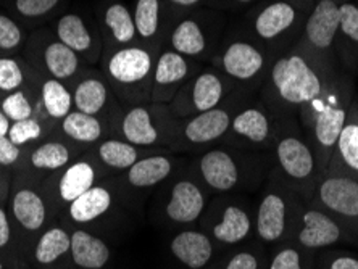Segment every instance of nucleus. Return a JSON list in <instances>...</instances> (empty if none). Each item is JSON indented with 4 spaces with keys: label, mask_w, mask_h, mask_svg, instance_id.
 <instances>
[{
    "label": "nucleus",
    "mask_w": 358,
    "mask_h": 269,
    "mask_svg": "<svg viewBox=\"0 0 358 269\" xmlns=\"http://www.w3.org/2000/svg\"><path fill=\"white\" fill-rule=\"evenodd\" d=\"M205 226V232L212 237L215 244L223 247H233L247 240L254 228L249 212L238 203H226L220 210V216L212 215Z\"/></svg>",
    "instance_id": "412c9836"
},
{
    "label": "nucleus",
    "mask_w": 358,
    "mask_h": 269,
    "mask_svg": "<svg viewBox=\"0 0 358 269\" xmlns=\"http://www.w3.org/2000/svg\"><path fill=\"white\" fill-rule=\"evenodd\" d=\"M244 166L239 157L226 147H212L202 152L196 160V176L208 191L228 194L242 182Z\"/></svg>",
    "instance_id": "9b49d317"
},
{
    "label": "nucleus",
    "mask_w": 358,
    "mask_h": 269,
    "mask_svg": "<svg viewBox=\"0 0 358 269\" xmlns=\"http://www.w3.org/2000/svg\"><path fill=\"white\" fill-rule=\"evenodd\" d=\"M262 261L259 253L249 249H242L233 253L221 269H260Z\"/></svg>",
    "instance_id": "49530a36"
},
{
    "label": "nucleus",
    "mask_w": 358,
    "mask_h": 269,
    "mask_svg": "<svg viewBox=\"0 0 358 269\" xmlns=\"http://www.w3.org/2000/svg\"><path fill=\"white\" fill-rule=\"evenodd\" d=\"M26 68L13 57H0V97L28 87Z\"/></svg>",
    "instance_id": "ea45409f"
},
{
    "label": "nucleus",
    "mask_w": 358,
    "mask_h": 269,
    "mask_svg": "<svg viewBox=\"0 0 358 269\" xmlns=\"http://www.w3.org/2000/svg\"><path fill=\"white\" fill-rule=\"evenodd\" d=\"M187 76L189 63L186 58L175 50L163 52L154 68V84H152L150 94L152 102L170 105Z\"/></svg>",
    "instance_id": "b1692460"
},
{
    "label": "nucleus",
    "mask_w": 358,
    "mask_h": 269,
    "mask_svg": "<svg viewBox=\"0 0 358 269\" xmlns=\"http://www.w3.org/2000/svg\"><path fill=\"white\" fill-rule=\"evenodd\" d=\"M315 184L312 205L333 218L358 219V181L344 174L324 173Z\"/></svg>",
    "instance_id": "ddd939ff"
},
{
    "label": "nucleus",
    "mask_w": 358,
    "mask_h": 269,
    "mask_svg": "<svg viewBox=\"0 0 358 269\" xmlns=\"http://www.w3.org/2000/svg\"><path fill=\"white\" fill-rule=\"evenodd\" d=\"M0 263L8 269H31L5 205H0Z\"/></svg>",
    "instance_id": "473e14b6"
},
{
    "label": "nucleus",
    "mask_w": 358,
    "mask_h": 269,
    "mask_svg": "<svg viewBox=\"0 0 358 269\" xmlns=\"http://www.w3.org/2000/svg\"><path fill=\"white\" fill-rule=\"evenodd\" d=\"M31 269H75L71 260V234L66 226L55 219L31 250Z\"/></svg>",
    "instance_id": "dca6fc26"
},
{
    "label": "nucleus",
    "mask_w": 358,
    "mask_h": 269,
    "mask_svg": "<svg viewBox=\"0 0 358 269\" xmlns=\"http://www.w3.org/2000/svg\"><path fill=\"white\" fill-rule=\"evenodd\" d=\"M339 29V7L334 0H321L305 26L307 38L318 49H328Z\"/></svg>",
    "instance_id": "c756f323"
},
{
    "label": "nucleus",
    "mask_w": 358,
    "mask_h": 269,
    "mask_svg": "<svg viewBox=\"0 0 358 269\" xmlns=\"http://www.w3.org/2000/svg\"><path fill=\"white\" fill-rule=\"evenodd\" d=\"M289 200L278 191H266L257 208L255 231L266 244H275L289 228Z\"/></svg>",
    "instance_id": "393cba45"
},
{
    "label": "nucleus",
    "mask_w": 358,
    "mask_h": 269,
    "mask_svg": "<svg viewBox=\"0 0 358 269\" xmlns=\"http://www.w3.org/2000/svg\"><path fill=\"white\" fill-rule=\"evenodd\" d=\"M296 21V10L286 2L271 3L257 17L255 31L263 39H273Z\"/></svg>",
    "instance_id": "72a5a7b5"
},
{
    "label": "nucleus",
    "mask_w": 358,
    "mask_h": 269,
    "mask_svg": "<svg viewBox=\"0 0 358 269\" xmlns=\"http://www.w3.org/2000/svg\"><path fill=\"white\" fill-rule=\"evenodd\" d=\"M238 2H242V3H247V2H252V0H238Z\"/></svg>",
    "instance_id": "603ef678"
},
{
    "label": "nucleus",
    "mask_w": 358,
    "mask_h": 269,
    "mask_svg": "<svg viewBox=\"0 0 358 269\" xmlns=\"http://www.w3.org/2000/svg\"><path fill=\"white\" fill-rule=\"evenodd\" d=\"M124 200L115 176L105 177L68 205L57 219L68 229H89L97 234L100 223L117 212Z\"/></svg>",
    "instance_id": "423d86ee"
},
{
    "label": "nucleus",
    "mask_w": 358,
    "mask_h": 269,
    "mask_svg": "<svg viewBox=\"0 0 358 269\" xmlns=\"http://www.w3.org/2000/svg\"><path fill=\"white\" fill-rule=\"evenodd\" d=\"M5 208L17 232L23 255L29 261L36 240L55 221L41 184L24 176L23 173H15Z\"/></svg>",
    "instance_id": "f257e3e1"
},
{
    "label": "nucleus",
    "mask_w": 358,
    "mask_h": 269,
    "mask_svg": "<svg viewBox=\"0 0 358 269\" xmlns=\"http://www.w3.org/2000/svg\"><path fill=\"white\" fill-rule=\"evenodd\" d=\"M273 84L279 99L291 107H305L321 94V81L308 63L299 55L276 61L273 66Z\"/></svg>",
    "instance_id": "1a4fd4ad"
},
{
    "label": "nucleus",
    "mask_w": 358,
    "mask_h": 269,
    "mask_svg": "<svg viewBox=\"0 0 358 269\" xmlns=\"http://www.w3.org/2000/svg\"><path fill=\"white\" fill-rule=\"evenodd\" d=\"M179 168V160L168 152H154L136 161L128 171L115 176L124 198L141 192L152 191L173 177Z\"/></svg>",
    "instance_id": "f8f14e48"
},
{
    "label": "nucleus",
    "mask_w": 358,
    "mask_h": 269,
    "mask_svg": "<svg viewBox=\"0 0 358 269\" xmlns=\"http://www.w3.org/2000/svg\"><path fill=\"white\" fill-rule=\"evenodd\" d=\"M154 73L152 55L142 47H121L105 61L108 86L124 105H139L150 99L149 78Z\"/></svg>",
    "instance_id": "7ed1b4c3"
},
{
    "label": "nucleus",
    "mask_w": 358,
    "mask_h": 269,
    "mask_svg": "<svg viewBox=\"0 0 358 269\" xmlns=\"http://www.w3.org/2000/svg\"><path fill=\"white\" fill-rule=\"evenodd\" d=\"M221 65L226 75L239 81H249L260 73L263 57L254 45L247 42H234L221 57Z\"/></svg>",
    "instance_id": "7c9ffc66"
},
{
    "label": "nucleus",
    "mask_w": 358,
    "mask_h": 269,
    "mask_svg": "<svg viewBox=\"0 0 358 269\" xmlns=\"http://www.w3.org/2000/svg\"><path fill=\"white\" fill-rule=\"evenodd\" d=\"M342 237L339 221L317 207L305 208L300 215L297 247L305 252L321 250L338 244Z\"/></svg>",
    "instance_id": "a211bd4d"
},
{
    "label": "nucleus",
    "mask_w": 358,
    "mask_h": 269,
    "mask_svg": "<svg viewBox=\"0 0 358 269\" xmlns=\"http://www.w3.org/2000/svg\"><path fill=\"white\" fill-rule=\"evenodd\" d=\"M303 252L300 247H282L273 255L268 269H307Z\"/></svg>",
    "instance_id": "37998d69"
},
{
    "label": "nucleus",
    "mask_w": 358,
    "mask_h": 269,
    "mask_svg": "<svg viewBox=\"0 0 358 269\" xmlns=\"http://www.w3.org/2000/svg\"><path fill=\"white\" fill-rule=\"evenodd\" d=\"M68 87L73 97V110L108 119L113 124L121 107L112 96L107 79L87 75Z\"/></svg>",
    "instance_id": "f3484780"
},
{
    "label": "nucleus",
    "mask_w": 358,
    "mask_h": 269,
    "mask_svg": "<svg viewBox=\"0 0 358 269\" xmlns=\"http://www.w3.org/2000/svg\"><path fill=\"white\" fill-rule=\"evenodd\" d=\"M24 158V149L15 145L8 136H0V168L10 173H17Z\"/></svg>",
    "instance_id": "c03bdc74"
},
{
    "label": "nucleus",
    "mask_w": 358,
    "mask_h": 269,
    "mask_svg": "<svg viewBox=\"0 0 358 269\" xmlns=\"http://www.w3.org/2000/svg\"><path fill=\"white\" fill-rule=\"evenodd\" d=\"M170 2L179 5V7H194V5H197L200 0H170Z\"/></svg>",
    "instance_id": "3c124183"
},
{
    "label": "nucleus",
    "mask_w": 358,
    "mask_h": 269,
    "mask_svg": "<svg viewBox=\"0 0 358 269\" xmlns=\"http://www.w3.org/2000/svg\"><path fill=\"white\" fill-rule=\"evenodd\" d=\"M36 87L38 89L34 92L31 91L36 102V116L54 131L57 123H60L73 110L70 87L59 79L45 76L41 78Z\"/></svg>",
    "instance_id": "5701e85b"
},
{
    "label": "nucleus",
    "mask_w": 358,
    "mask_h": 269,
    "mask_svg": "<svg viewBox=\"0 0 358 269\" xmlns=\"http://www.w3.org/2000/svg\"><path fill=\"white\" fill-rule=\"evenodd\" d=\"M0 110L7 115L12 123L33 118L36 116V102L31 89H20V91L0 97Z\"/></svg>",
    "instance_id": "4c0bfd02"
},
{
    "label": "nucleus",
    "mask_w": 358,
    "mask_h": 269,
    "mask_svg": "<svg viewBox=\"0 0 358 269\" xmlns=\"http://www.w3.org/2000/svg\"><path fill=\"white\" fill-rule=\"evenodd\" d=\"M15 173H10L7 170L0 168V205L7 203L10 187H12V179Z\"/></svg>",
    "instance_id": "09e8293b"
},
{
    "label": "nucleus",
    "mask_w": 358,
    "mask_h": 269,
    "mask_svg": "<svg viewBox=\"0 0 358 269\" xmlns=\"http://www.w3.org/2000/svg\"><path fill=\"white\" fill-rule=\"evenodd\" d=\"M87 152L94 157V160L99 163V166L108 177L128 171L141 158L154 154V150L141 149V147L129 144L128 140L117 136L105 137L103 140H100Z\"/></svg>",
    "instance_id": "4be33fe9"
},
{
    "label": "nucleus",
    "mask_w": 358,
    "mask_h": 269,
    "mask_svg": "<svg viewBox=\"0 0 358 269\" xmlns=\"http://www.w3.org/2000/svg\"><path fill=\"white\" fill-rule=\"evenodd\" d=\"M23 42L24 33L21 26L8 15L0 13V52L12 54L23 45Z\"/></svg>",
    "instance_id": "a19ab883"
},
{
    "label": "nucleus",
    "mask_w": 358,
    "mask_h": 269,
    "mask_svg": "<svg viewBox=\"0 0 358 269\" xmlns=\"http://www.w3.org/2000/svg\"><path fill=\"white\" fill-rule=\"evenodd\" d=\"M326 269H358V258L350 255H336L328 261Z\"/></svg>",
    "instance_id": "de8ad7c7"
},
{
    "label": "nucleus",
    "mask_w": 358,
    "mask_h": 269,
    "mask_svg": "<svg viewBox=\"0 0 358 269\" xmlns=\"http://www.w3.org/2000/svg\"><path fill=\"white\" fill-rule=\"evenodd\" d=\"M224 86L218 75L203 71L168 105L175 118L184 119L189 116L208 112L223 102Z\"/></svg>",
    "instance_id": "2eb2a0df"
},
{
    "label": "nucleus",
    "mask_w": 358,
    "mask_h": 269,
    "mask_svg": "<svg viewBox=\"0 0 358 269\" xmlns=\"http://www.w3.org/2000/svg\"><path fill=\"white\" fill-rule=\"evenodd\" d=\"M178 121L165 103L124 105L113 121V136L141 149L166 152L175 139Z\"/></svg>",
    "instance_id": "f03ea898"
},
{
    "label": "nucleus",
    "mask_w": 358,
    "mask_h": 269,
    "mask_svg": "<svg viewBox=\"0 0 358 269\" xmlns=\"http://www.w3.org/2000/svg\"><path fill=\"white\" fill-rule=\"evenodd\" d=\"M10 128H12V121L0 110V136H8Z\"/></svg>",
    "instance_id": "8fccbe9b"
},
{
    "label": "nucleus",
    "mask_w": 358,
    "mask_h": 269,
    "mask_svg": "<svg viewBox=\"0 0 358 269\" xmlns=\"http://www.w3.org/2000/svg\"><path fill=\"white\" fill-rule=\"evenodd\" d=\"M52 134L70 140L71 144L87 152L100 140H103L105 137L113 136V124L108 119L99 118V116L71 110L60 123H57Z\"/></svg>",
    "instance_id": "6ab92c4d"
},
{
    "label": "nucleus",
    "mask_w": 358,
    "mask_h": 269,
    "mask_svg": "<svg viewBox=\"0 0 358 269\" xmlns=\"http://www.w3.org/2000/svg\"><path fill=\"white\" fill-rule=\"evenodd\" d=\"M84 152L86 150L71 144L70 140L52 134L38 144L24 149V158L18 171L41 184L50 174L63 170L76 158H80Z\"/></svg>",
    "instance_id": "9d476101"
},
{
    "label": "nucleus",
    "mask_w": 358,
    "mask_h": 269,
    "mask_svg": "<svg viewBox=\"0 0 358 269\" xmlns=\"http://www.w3.org/2000/svg\"><path fill=\"white\" fill-rule=\"evenodd\" d=\"M303 126L308 131V144L315 152L321 174L326 173L333 155L336 142H338L341 131L347 119V110L334 94L320 96L305 105Z\"/></svg>",
    "instance_id": "20e7f679"
},
{
    "label": "nucleus",
    "mask_w": 358,
    "mask_h": 269,
    "mask_svg": "<svg viewBox=\"0 0 358 269\" xmlns=\"http://www.w3.org/2000/svg\"><path fill=\"white\" fill-rule=\"evenodd\" d=\"M52 133L54 131L50 126H47L38 116H33V118L12 123V128L8 131V139L21 149H28V147L44 140L45 137L52 136Z\"/></svg>",
    "instance_id": "e433bc0d"
},
{
    "label": "nucleus",
    "mask_w": 358,
    "mask_h": 269,
    "mask_svg": "<svg viewBox=\"0 0 358 269\" xmlns=\"http://www.w3.org/2000/svg\"><path fill=\"white\" fill-rule=\"evenodd\" d=\"M75 269H108L113 252L103 235L89 229H70Z\"/></svg>",
    "instance_id": "a878e982"
},
{
    "label": "nucleus",
    "mask_w": 358,
    "mask_h": 269,
    "mask_svg": "<svg viewBox=\"0 0 358 269\" xmlns=\"http://www.w3.org/2000/svg\"><path fill=\"white\" fill-rule=\"evenodd\" d=\"M233 113L224 107H217L208 112L179 119L171 152H187L212 149L229 133Z\"/></svg>",
    "instance_id": "0eeeda50"
},
{
    "label": "nucleus",
    "mask_w": 358,
    "mask_h": 269,
    "mask_svg": "<svg viewBox=\"0 0 358 269\" xmlns=\"http://www.w3.org/2000/svg\"><path fill=\"white\" fill-rule=\"evenodd\" d=\"M0 269H8V268H7V266H5V265H3V263H0Z\"/></svg>",
    "instance_id": "864d4df0"
},
{
    "label": "nucleus",
    "mask_w": 358,
    "mask_h": 269,
    "mask_svg": "<svg viewBox=\"0 0 358 269\" xmlns=\"http://www.w3.org/2000/svg\"><path fill=\"white\" fill-rule=\"evenodd\" d=\"M276 161L287 181L296 186L317 184V174H321L317 157L308 140L300 136H284L276 142Z\"/></svg>",
    "instance_id": "4468645a"
},
{
    "label": "nucleus",
    "mask_w": 358,
    "mask_h": 269,
    "mask_svg": "<svg viewBox=\"0 0 358 269\" xmlns=\"http://www.w3.org/2000/svg\"><path fill=\"white\" fill-rule=\"evenodd\" d=\"M354 110L350 118L345 119L329 161L339 160L341 166L349 171L347 176L358 181V110Z\"/></svg>",
    "instance_id": "2f4dec72"
},
{
    "label": "nucleus",
    "mask_w": 358,
    "mask_h": 269,
    "mask_svg": "<svg viewBox=\"0 0 358 269\" xmlns=\"http://www.w3.org/2000/svg\"><path fill=\"white\" fill-rule=\"evenodd\" d=\"M208 205L205 186L194 176H178L170 184L162 205V219L171 228H187L202 218Z\"/></svg>",
    "instance_id": "6e6552de"
},
{
    "label": "nucleus",
    "mask_w": 358,
    "mask_h": 269,
    "mask_svg": "<svg viewBox=\"0 0 358 269\" xmlns=\"http://www.w3.org/2000/svg\"><path fill=\"white\" fill-rule=\"evenodd\" d=\"M55 38L75 50L80 57H92L96 52V36L89 28L86 20L76 13L62 15L55 24Z\"/></svg>",
    "instance_id": "c85d7f7f"
},
{
    "label": "nucleus",
    "mask_w": 358,
    "mask_h": 269,
    "mask_svg": "<svg viewBox=\"0 0 358 269\" xmlns=\"http://www.w3.org/2000/svg\"><path fill=\"white\" fill-rule=\"evenodd\" d=\"M62 0H13V8L21 18L39 20L50 15Z\"/></svg>",
    "instance_id": "79ce46f5"
},
{
    "label": "nucleus",
    "mask_w": 358,
    "mask_h": 269,
    "mask_svg": "<svg viewBox=\"0 0 358 269\" xmlns=\"http://www.w3.org/2000/svg\"><path fill=\"white\" fill-rule=\"evenodd\" d=\"M103 24L118 45H128L136 38L133 13L123 3H110L103 12Z\"/></svg>",
    "instance_id": "f704fd0d"
},
{
    "label": "nucleus",
    "mask_w": 358,
    "mask_h": 269,
    "mask_svg": "<svg viewBox=\"0 0 358 269\" xmlns=\"http://www.w3.org/2000/svg\"><path fill=\"white\" fill-rule=\"evenodd\" d=\"M39 61L42 75L45 78L59 79L65 84L73 81L81 68V57L57 38L45 41L41 49Z\"/></svg>",
    "instance_id": "bb28decb"
},
{
    "label": "nucleus",
    "mask_w": 358,
    "mask_h": 269,
    "mask_svg": "<svg viewBox=\"0 0 358 269\" xmlns=\"http://www.w3.org/2000/svg\"><path fill=\"white\" fill-rule=\"evenodd\" d=\"M205 45L207 42H205L203 31L194 20L181 21L171 34L173 50L182 57H199L203 54Z\"/></svg>",
    "instance_id": "c9c22d12"
},
{
    "label": "nucleus",
    "mask_w": 358,
    "mask_h": 269,
    "mask_svg": "<svg viewBox=\"0 0 358 269\" xmlns=\"http://www.w3.org/2000/svg\"><path fill=\"white\" fill-rule=\"evenodd\" d=\"M339 28L352 41L358 42V7L354 3H344L339 7Z\"/></svg>",
    "instance_id": "a18cd8bd"
},
{
    "label": "nucleus",
    "mask_w": 358,
    "mask_h": 269,
    "mask_svg": "<svg viewBox=\"0 0 358 269\" xmlns=\"http://www.w3.org/2000/svg\"><path fill=\"white\" fill-rule=\"evenodd\" d=\"M136 33L142 39H150L159 33L160 26V2L159 0H138L134 7Z\"/></svg>",
    "instance_id": "58836bf2"
},
{
    "label": "nucleus",
    "mask_w": 358,
    "mask_h": 269,
    "mask_svg": "<svg viewBox=\"0 0 358 269\" xmlns=\"http://www.w3.org/2000/svg\"><path fill=\"white\" fill-rule=\"evenodd\" d=\"M217 244L203 229H179L170 240L171 256L187 269H205L212 263Z\"/></svg>",
    "instance_id": "aec40b11"
},
{
    "label": "nucleus",
    "mask_w": 358,
    "mask_h": 269,
    "mask_svg": "<svg viewBox=\"0 0 358 269\" xmlns=\"http://www.w3.org/2000/svg\"><path fill=\"white\" fill-rule=\"evenodd\" d=\"M105 177L108 176L94 160V157L89 152H84L80 158H76L63 170L45 177L41 182V189L57 219L68 205L80 198L96 184L103 181Z\"/></svg>",
    "instance_id": "39448f33"
},
{
    "label": "nucleus",
    "mask_w": 358,
    "mask_h": 269,
    "mask_svg": "<svg viewBox=\"0 0 358 269\" xmlns=\"http://www.w3.org/2000/svg\"><path fill=\"white\" fill-rule=\"evenodd\" d=\"M226 137L252 147L265 145L271 137V121L260 108H245L233 116L229 133Z\"/></svg>",
    "instance_id": "cd10ccee"
}]
</instances>
